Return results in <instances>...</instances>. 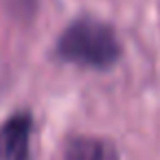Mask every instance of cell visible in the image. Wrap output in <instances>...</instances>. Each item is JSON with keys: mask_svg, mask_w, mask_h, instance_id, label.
I'll return each instance as SVG.
<instances>
[{"mask_svg": "<svg viewBox=\"0 0 160 160\" xmlns=\"http://www.w3.org/2000/svg\"><path fill=\"white\" fill-rule=\"evenodd\" d=\"M57 55L64 62L83 68L105 70L121 57V44L110 24L94 18H81L59 35Z\"/></svg>", "mask_w": 160, "mask_h": 160, "instance_id": "6da1fadb", "label": "cell"}, {"mask_svg": "<svg viewBox=\"0 0 160 160\" xmlns=\"http://www.w3.org/2000/svg\"><path fill=\"white\" fill-rule=\"evenodd\" d=\"M33 118L24 112L13 114L0 125V160H29L31 158Z\"/></svg>", "mask_w": 160, "mask_h": 160, "instance_id": "7a4b0ae2", "label": "cell"}, {"mask_svg": "<svg viewBox=\"0 0 160 160\" xmlns=\"http://www.w3.org/2000/svg\"><path fill=\"white\" fill-rule=\"evenodd\" d=\"M57 160H118V153L108 140L92 136H75L64 145Z\"/></svg>", "mask_w": 160, "mask_h": 160, "instance_id": "3957f363", "label": "cell"}]
</instances>
